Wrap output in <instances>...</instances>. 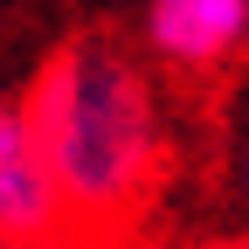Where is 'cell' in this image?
Listing matches in <instances>:
<instances>
[{
	"instance_id": "obj_1",
	"label": "cell",
	"mask_w": 249,
	"mask_h": 249,
	"mask_svg": "<svg viewBox=\"0 0 249 249\" xmlns=\"http://www.w3.org/2000/svg\"><path fill=\"white\" fill-rule=\"evenodd\" d=\"M21 111L70 214V249H118L145 222L173 160L152 55L124 49L104 28H83L42 55Z\"/></svg>"
},
{
	"instance_id": "obj_2",
	"label": "cell",
	"mask_w": 249,
	"mask_h": 249,
	"mask_svg": "<svg viewBox=\"0 0 249 249\" xmlns=\"http://www.w3.org/2000/svg\"><path fill=\"white\" fill-rule=\"evenodd\" d=\"M0 249H70V214L49 180L21 97L0 90Z\"/></svg>"
},
{
	"instance_id": "obj_3",
	"label": "cell",
	"mask_w": 249,
	"mask_h": 249,
	"mask_svg": "<svg viewBox=\"0 0 249 249\" xmlns=\"http://www.w3.org/2000/svg\"><path fill=\"white\" fill-rule=\"evenodd\" d=\"M249 49V0H145V55L173 76H222Z\"/></svg>"
},
{
	"instance_id": "obj_4",
	"label": "cell",
	"mask_w": 249,
	"mask_h": 249,
	"mask_svg": "<svg viewBox=\"0 0 249 249\" xmlns=\"http://www.w3.org/2000/svg\"><path fill=\"white\" fill-rule=\"evenodd\" d=\"M235 173H242V194H249V97H242V124H235Z\"/></svg>"
}]
</instances>
